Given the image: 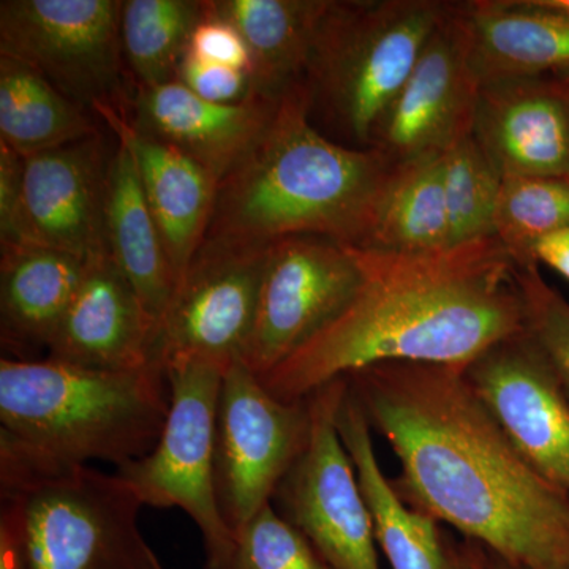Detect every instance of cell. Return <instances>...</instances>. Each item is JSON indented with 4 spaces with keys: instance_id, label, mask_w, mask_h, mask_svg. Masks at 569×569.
Instances as JSON below:
<instances>
[{
    "instance_id": "6da1fadb",
    "label": "cell",
    "mask_w": 569,
    "mask_h": 569,
    "mask_svg": "<svg viewBox=\"0 0 569 569\" xmlns=\"http://www.w3.org/2000/svg\"><path fill=\"white\" fill-rule=\"evenodd\" d=\"M411 508L526 569H569V498L531 468L463 367L383 362L346 377Z\"/></svg>"
},
{
    "instance_id": "7a4b0ae2",
    "label": "cell",
    "mask_w": 569,
    "mask_h": 569,
    "mask_svg": "<svg viewBox=\"0 0 569 569\" xmlns=\"http://www.w3.org/2000/svg\"><path fill=\"white\" fill-rule=\"evenodd\" d=\"M358 249L350 301L261 383L282 400L383 362L466 367L523 331L518 264L497 238L440 252Z\"/></svg>"
},
{
    "instance_id": "3957f363",
    "label": "cell",
    "mask_w": 569,
    "mask_h": 569,
    "mask_svg": "<svg viewBox=\"0 0 569 569\" xmlns=\"http://www.w3.org/2000/svg\"><path fill=\"white\" fill-rule=\"evenodd\" d=\"M391 168L376 149L326 137L305 81L296 82L263 138L220 181L201 247L268 250L298 234L361 247Z\"/></svg>"
},
{
    "instance_id": "277c9868",
    "label": "cell",
    "mask_w": 569,
    "mask_h": 569,
    "mask_svg": "<svg viewBox=\"0 0 569 569\" xmlns=\"http://www.w3.org/2000/svg\"><path fill=\"white\" fill-rule=\"evenodd\" d=\"M170 410L160 367L110 372L33 359L0 361V460L116 467L151 452Z\"/></svg>"
},
{
    "instance_id": "5b68a950",
    "label": "cell",
    "mask_w": 569,
    "mask_h": 569,
    "mask_svg": "<svg viewBox=\"0 0 569 569\" xmlns=\"http://www.w3.org/2000/svg\"><path fill=\"white\" fill-rule=\"evenodd\" d=\"M437 0H331L318 26L305 81L310 116L347 146L372 148L385 112L447 13Z\"/></svg>"
},
{
    "instance_id": "8992f818",
    "label": "cell",
    "mask_w": 569,
    "mask_h": 569,
    "mask_svg": "<svg viewBox=\"0 0 569 569\" xmlns=\"http://www.w3.org/2000/svg\"><path fill=\"white\" fill-rule=\"evenodd\" d=\"M0 482L31 569H163L138 523L141 500L118 475L0 460Z\"/></svg>"
},
{
    "instance_id": "52a82bcc",
    "label": "cell",
    "mask_w": 569,
    "mask_h": 569,
    "mask_svg": "<svg viewBox=\"0 0 569 569\" xmlns=\"http://www.w3.org/2000/svg\"><path fill=\"white\" fill-rule=\"evenodd\" d=\"M222 366L176 358L164 366L170 410L159 441L140 459L116 467L142 507L181 508L203 535L206 568L224 569L236 545L216 490L217 410Z\"/></svg>"
},
{
    "instance_id": "ba28073f",
    "label": "cell",
    "mask_w": 569,
    "mask_h": 569,
    "mask_svg": "<svg viewBox=\"0 0 569 569\" xmlns=\"http://www.w3.org/2000/svg\"><path fill=\"white\" fill-rule=\"evenodd\" d=\"M119 0H2L0 56L91 110L129 107ZM97 116V114H96Z\"/></svg>"
},
{
    "instance_id": "9c48e42d",
    "label": "cell",
    "mask_w": 569,
    "mask_h": 569,
    "mask_svg": "<svg viewBox=\"0 0 569 569\" xmlns=\"http://www.w3.org/2000/svg\"><path fill=\"white\" fill-rule=\"evenodd\" d=\"M347 389L339 378L307 397L309 437L272 500L329 568L380 569L369 508L337 427Z\"/></svg>"
},
{
    "instance_id": "30bf717a",
    "label": "cell",
    "mask_w": 569,
    "mask_h": 569,
    "mask_svg": "<svg viewBox=\"0 0 569 569\" xmlns=\"http://www.w3.org/2000/svg\"><path fill=\"white\" fill-rule=\"evenodd\" d=\"M309 429L307 397L272 396L241 361L224 370L217 410L216 490L233 533L272 503L306 447Z\"/></svg>"
},
{
    "instance_id": "8fae6325",
    "label": "cell",
    "mask_w": 569,
    "mask_h": 569,
    "mask_svg": "<svg viewBox=\"0 0 569 569\" xmlns=\"http://www.w3.org/2000/svg\"><path fill=\"white\" fill-rule=\"evenodd\" d=\"M361 280L358 249L298 234L266 252L252 332L239 361L264 377L305 346L350 301Z\"/></svg>"
},
{
    "instance_id": "7c38bea8",
    "label": "cell",
    "mask_w": 569,
    "mask_h": 569,
    "mask_svg": "<svg viewBox=\"0 0 569 569\" xmlns=\"http://www.w3.org/2000/svg\"><path fill=\"white\" fill-rule=\"evenodd\" d=\"M481 82L456 2L427 40L415 69L385 112L372 148L391 167L441 157L473 132Z\"/></svg>"
},
{
    "instance_id": "4fadbf2b",
    "label": "cell",
    "mask_w": 569,
    "mask_h": 569,
    "mask_svg": "<svg viewBox=\"0 0 569 569\" xmlns=\"http://www.w3.org/2000/svg\"><path fill=\"white\" fill-rule=\"evenodd\" d=\"M463 372L520 456L569 498V396L526 329Z\"/></svg>"
},
{
    "instance_id": "5bb4252c",
    "label": "cell",
    "mask_w": 569,
    "mask_h": 569,
    "mask_svg": "<svg viewBox=\"0 0 569 569\" xmlns=\"http://www.w3.org/2000/svg\"><path fill=\"white\" fill-rule=\"evenodd\" d=\"M268 250L201 247L168 309L153 359L200 358L228 369L252 332Z\"/></svg>"
},
{
    "instance_id": "9a60e30c",
    "label": "cell",
    "mask_w": 569,
    "mask_h": 569,
    "mask_svg": "<svg viewBox=\"0 0 569 569\" xmlns=\"http://www.w3.org/2000/svg\"><path fill=\"white\" fill-rule=\"evenodd\" d=\"M112 151L102 133L24 159L26 246L93 260L108 252Z\"/></svg>"
},
{
    "instance_id": "2e32d148",
    "label": "cell",
    "mask_w": 569,
    "mask_h": 569,
    "mask_svg": "<svg viewBox=\"0 0 569 569\" xmlns=\"http://www.w3.org/2000/svg\"><path fill=\"white\" fill-rule=\"evenodd\" d=\"M471 134L501 178L569 179V82L482 84Z\"/></svg>"
},
{
    "instance_id": "e0dca14e",
    "label": "cell",
    "mask_w": 569,
    "mask_h": 569,
    "mask_svg": "<svg viewBox=\"0 0 569 569\" xmlns=\"http://www.w3.org/2000/svg\"><path fill=\"white\" fill-rule=\"evenodd\" d=\"M280 99L254 93L241 103H212L173 80L133 86L127 118L138 132L174 146L222 181L263 138Z\"/></svg>"
},
{
    "instance_id": "ac0fdd59",
    "label": "cell",
    "mask_w": 569,
    "mask_h": 569,
    "mask_svg": "<svg viewBox=\"0 0 569 569\" xmlns=\"http://www.w3.org/2000/svg\"><path fill=\"white\" fill-rule=\"evenodd\" d=\"M156 337V326L132 284L104 254L89 261L52 336L48 358L86 369L132 372L159 367L153 359Z\"/></svg>"
},
{
    "instance_id": "d6986e66",
    "label": "cell",
    "mask_w": 569,
    "mask_h": 569,
    "mask_svg": "<svg viewBox=\"0 0 569 569\" xmlns=\"http://www.w3.org/2000/svg\"><path fill=\"white\" fill-rule=\"evenodd\" d=\"M456 6L481 86L569 82V10L559 0H470Z\"/></svg>"
},
{
    "instance_id": "ffe728a7",
    "label": "cell",
    "mask_w": 569,
    "mask_h": 569,
    "mask_svg": "<svg viewBox=\"0 0 569 569\" xmlns=\"http://www.w3.org/2000/svg\"><path fill=\"white\" fill-rule=\"evenodd\" d=\"M127 110L129 107H102L96 114L132 149L146 203L162 236L179 287L203 246L220 181L174 146L138 132L127 118Z\"/></svg>"
},
{
    "instance_id": "44dd1931",
    "label": "cell",
    "mask_w": 569,
    "mask_h": 569,
    "mask_svg": "<svg viewBox=\"0 0 569 569\" xmlns=\"http://www.w3.org/2000/svg\"><path fill=\"white\" fill-rule=\"evenodd\" d=\"M337 427L353 460L369 508L378 548L392 569H451L443 526L411 508L381 470L372 426L350 388L340 403Z\"/></svg>"
},
{
    "instance_id": "7402d4cb",
    "label": "cell",
    "mask_w": 569,
    "mask_h": 569,
    "mask_svg": "<svg viewBox=\"0 0 569 569\" xmlns=\"http://www.w3.org/2000/svg\"><path fill=\"white\" fill-rule=\"evenodd\" d=\"M107 200L108 252L132 284L159 335L178 290L162 236L153 222L129 142L118 137ZM157 339V337H156Z\"/></svg>"
},
{
    "instance_id": "603a6c76",
    "label": "cell",
    "mask_w": 569,
    "mask_h": 569,
    "mask_svg": "<svg viewBox=\"0 0 569 569\" xmlns=\"http://www.w3.org/2000/svg\"><path fill=\"white\" fill-rule=\"evenodd\" d=\"M89 261L77 254L28 244L2 250L0 320L7 346L50 347Z\"/></svg>"
},
{
    "instance_id": "cb8c5ba5",
    "label": "cell",
    "mask_w": 569,
    "mask_h": 569,
    "mask_svg": "<svg viewBox=\"0 0 569 569\" xmlns=\"http://www.w3.org/2000/svg\"><path fill=\"white\" fill-rule=\"evenodd\" d=\"M331 0H209L241 33L252 59L254 93L280 99L305 78L318 26Z\"/></svg>"
},
{
    "instance_id": "d4e9b609",
    "label": "cell",
    "mask_w": 569,
    "mask_h": 569,
    "mask_svg": "<svg viewBox=\"0 0 569 569\" xmlns=\"http://www.w3.org/2000/svg\"><path fill=\"white\" fill-rule=\"evenodd\" d=\"M449 247L441 157L392 167L361 249L430 253Z\"/></svg>"
},
{
    "instance_id": "484cf974",
    "label": "cell",
    "mask_w": 569,
    "mask_h": 569,
    "mask_svg": "<svg viewBox=\"0 0 569 569\" xmlns=\"http://www.w3.org/2000/svg\"><path fill=\"white\" fill-rule=\"evenodd\" d=\"M99 132L91 110L39 71L0 56V144L26 159Z\"/></svg>"
},
{
    "instance_id": "4316f807",
    "label": "cell",
    "mask_w": 569,
    "mask_h": 569,
    "mask_svg": "<svg viewBox=\"0 0 569 569\" xmlns=\"http://www.w3.org/2000/svg\"><path fill=\"white\" fill-rule=\"evenodd\" d=\"M206 0H123L121 44L133 86L176 80Z\"/></svg>"
},
{
    "instance_id": "83f0119b",
    "label": "cell",
    "mask_w": 569,
    "mask_h": 569,
    "mask_svg": "<svg viewBox=\"0 0 569 569\" xmlns=\"http://www.w3.org/2000/svg\"><path fill=\"white\" fill-rule=\"evenodd\" d=\"M569 227V179L503 178L493 236L518 266L537 264L531 249L539 239Z\"/></svg>"
},
{
    "instance_id": "f1b7e54d",
    "label": "cell",
    "mask_w": 569,
    "mask_h": 569,
    "mask_svg": "<svg viewBox=\"0 0 569 569\" xmlns=\"http://www.w3.org/2000/svg\"><path fill=\"white\" fill-rule=\"evenodd\" d=\"M451 247L473 244L493 236L501 178L473 134L441 156Z\"/></svg>"
},
{
    "instance_id": "f546056e",
    "label": "cell",
    "mask_w": 569,
    "mask_h": 569,
    "mask_svg": "<svg viewBox=\"0 0 569 569\" xmlns=\"http://www.w3.org/2000/svg\"><path fill=\"white\" fill-rule=\"evenodd\" d=\"M234 537V549L224 569H331L272 503L261 508Z\"/></svg>"
},
{
    "instance_id": "4dcf8cb0",
    "label": "cell",
    "mask_w": 569,
    "mask_h": 569,
    "mask_svg": "<svg viewBox=\"0 0 569 569\" xmlns=\"http://www.w3.org/2000/svg\"><path fill=\"white\" fill-rule=\"evenodd\" d=\"M523 299V329L548 359L569 396V301L539 272L538 264L518 266Z\"/></svg>"
},
{
    "instance_id": "1f68e13d",
    "label": "cell",
    "mask_w": 569,
    "mask_h": 569,
    "mask_svg": "<svg viewBox=\"0 0 569 569\" xmlns=\"http://www.w3.org/2000/svg\"><path fill=\"white\" fill-rule=\"evenodd\" d=\"M176 80L194 96L212 103H241L254 96L250 73L220 63L201 61L189 51H186L179 62Z\"/></svg>"
},
{
    "instance_id": "d6a6232c",
    "label": "cell",
    "mask_w": 569,
    "mask_h": 569,
    "mask_svg": "<svg viewBox=\"0 0 569 569\" xmlns=\"http://www.w3.org/2000/svg\"><path fill=\"white\" fill-rule=\"evenodd\" d=\"M187 51L192 52L201 61L247 71L252 77V59H250L244 39L241 33L236 31L233 24L217 17L209 9L208 0L204 3L203 18L194 28Z\"/></svg>"
},
{
    "instance_id": "836d02e7",
    "label": "cell",
    "mask_w": 569,
    "mask_h": 569,
    "mask_svg": "<svg viewBox=\"0 0 569 569\" xmlns=\"http://www.w3.org/2000/svg\"><path fill=\"white\" fill-rule=\"evenodd\" d=\"M0 244L26 246L24 159L0 144Z\"/></svg>"
},
{
    "instance_id": "e575fe53",
    "label": "cell",
    "mask_w": 569,
    "mask_h": 569,
    "mask_svg": "<svg viewBox=\"0 0 569 569\" xmlns=\"http://www.w3.org/2000/svg\"><path fill=\"white\" fill-rule=\"evenodd\" d=\"M445 545L451 569H526L486 548L481 542L463 537L456 538L447 529Z\"/></svg>"
},
{
    "instance_id": "d590c367",
    "label": "cell",
    "mask_w": 569,
    "mask_h": 569,
    "mask_svg": "<svg viewBox=\"0 0 569 569\" xmlns=\"http://www.w3.org/2000/svg\"><path fill=\"white\" fill-rule=\"evenodd\" d=\"M0 569H31L20 515L13 505L3 500L0 515Z\"/></svg>"
},
{
    "instance_id": "8d00e7d4",
    "label": "cell",
    "mask_w": 569,
    "mask_h": 569,
    "mask_svg": "<svg viewBox=\"0 0 569 569\" xmlns=\"http://www.w3.org/2000/svg\"><path fill=\"white\" fill-rule=\"evenodd\" d=\"M535 263L548 266L569 282V227L539 239L531 249Z\"/></svg>"
},
{
    "instance_id": "74e56055",
    "label": "cell",
    "mask_w": 569,
    "mask_h": 569,
    "mask_svg": "<svg viewBox=\"0 0 569 569\" xmlns=\"http://www.w3.org/2000/svg\"><path fill=\"white\" fill-rule=\"evenodd\" d=\"M561 7L569 10V0H559Z\"/></svg>"
}]
</instances>
